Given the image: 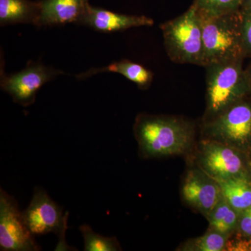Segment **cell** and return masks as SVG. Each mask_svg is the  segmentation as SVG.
<instances>
[{
	"label": "cell",
	"mask_w": 251,
	"mask_h": 251,
	"mask_svg": "<svg viewBox=\"0 0 251 251\" xmlns=\"http://www.w3.org/2000/svg\"><path fill=\"white\" fill-rule=\"evenodd\" d=\"M84 239L85 251H117L122 250L116 238L103 237L96 233L88 225L80 227Z\"/></svg>",
	"instance_id": "18"
},
{
	"label": "cell",
	"mask_w": 251,
	"mask_h": 251,
	"mask_svg": "<svg viewBox=\"0 0 251 251\" xmlns=\"http://www.w3.org/2000/svg\"><path fill=\"white\" fill-rule=\"evenodd\" d=\"M183 198L190 205L209 216L223 198L219 183L206 173L188 172L182 187Z\"/></svg>",
	"instance_id": "10"
},
{
	"label": "cell",
	"mask_w": 251,
	"mask_h": 251,
	"mask_svg": "<svg viewBox=\"0 0 251 251\" xmlns=\"http://www.w3.org/2000/svg\"><path fill=\"white\" fill-rule=\"evenodd\" d=\"M242 41L245 57L251 56V11L242 10Z\"/></svg>",
	"instance_id": "20"
},
{
	"label": "cell",
	"mask_w": 251,
	"mask_h": 251,
	"mask_svg": "<svg viewBox=\"0 0 251 251\" xmlns=\"http://www.w3.org/2000/svg\"><path fill=\"white\" fill-rule=\"evenodd\" d=\"M140 153L145 158L181 154L189 148L192 129L176 117L140 115L134 125Z\"/></svg>",
	"instance_id": "1"
},
{
	"label": "cell",
	"mask_w": 251,
	"mask_h": 251,
	"mask_svg": "<svg viewBox=\"0 0 251 251\" xmlns=\"http://www.w3.org/2000/svg\"><path fill=\"white\" fill-rule=\"evenodd\" d=\"M66 217L62 208L41 188H36L30 204L23 211L25 224L34 236L54 232L61 237L65 231Z\"/></svg>",
	"instance_id": "8"
},
{
	"label": "cell",
	"mask_w": 251,
	"mask_h": 251,
	"mask_svg": "<svg viewBox=\"0 0 251 251\" xmlns=\"http://www.w3.org/2000/svg\"><path fill=\"white\" fill-rule=\"evenodd\" d=\"M199 17L202 31V67L246 57L241 9L216 17Z\"/></svg>",
	"instance_id": "3"
},
{
	"label": "cell",
	"mask_w": 251,
	"mask_h": 251,
	"mask_svg": "<svg viewBox=\"0 0 251 251\" xmlns=\"http://www.w3.org/2000/svg\"><path fill=\"white\" fill-rule=\"evenodd\" d=\"M62 71L30 61L21 72L6 75L1 70L0 85L16 103L29 106L35 101L36 94L46 82L62 74Z\"/></svg>",
	"instance_id": "7"
},
{
	"label": "cell",
	"mask_w": 251,
	"mask_h": 251,
	"mask_svg": "<svg viewBox=\"0 0 251 251\" xmlns=\"http://www.w3.org/2000/svg\"><path fill=\"white\" fill-rule=\"evenodd\" d=\"M0 249L4 251H36L41 248L27 228L23 212L12 196L0 190Z\"/></svg>",
	"instance_id": "6"
},
{
	"label": "cell",
	"mask_w": 251,
	"mask_h": 251,
	"mask_svg": "<svg viewBox=\"0 0 251 251\" xmlns=\"http://www.w3.org/2000/svg\"><path fill=\"white\" fill-rule=\"evenodd\" d=\"M248 74H249V77H250L251 81V66L250 68L247 69Z\"/></svg>",
	"instance_id": "24"
},
{
	"label": "cell",
	"mask_w": 251,
	"mask_h": 251,
	"mask_svg": "<svg viewBox=\"0 0 251 251\" xmlns=\"http://www.w3.org/2000/svg\"><path fill=\"white\" fill-rule=\"evenodd\" d=\"M223 196L229 205L240 214L251 206V184L246 176L217 181Z\"/></svg>",
	"instance_id": "15"
},
{
	"label": "cell",
	"mask_w": 251,
	"mask_h": 251,
	"mask_svg": "<svg viewBox=\"0 0 251 251\" xmlns=\"http://www.w3.org/2000/svg\"><path fill=\"white\" fill-rule=\"evenodd\" d=\"M229 235L211 229L202 237L198 238L191 243L187 250L199 251H226Z\"/></svg>",
	"instance_id": "19"
},
{
	"label": "cell",
	"mask_w": 251,
	"mask_h": 251,
	"mask_svg": "<svg viewBox=\"0 0 251 251\" xmlns=\"http://www.w3.org/2000/svg\"><path fill=\"white\" fill-rule=\"evenodd\" d=\"M102 72L117 73L128 80L134 82L143 90L150 87L153 77L152 72L143 66L128 59H122L103 68H92L87 72L75 75V77L78 80H85Z\"/></svg>",
	"instance_id": "14"
},
{
	"label": "cell",
	"mask_w": 251,
	"mask_h": 251,
	"mask_svg": "<svg viewBox=\"0 0 251 251\" xmlns=\"http://www.w3.org/2000/svg\"><path fill=\"white\" fill-rule=\"evenodd\" d=\"M36 26L80 25L90 6L89 0H43Z\"/></svg>",
	"instance_id": "11"
},
{
	"label": "cell",
	"mask_w": 251,
	"mask_h": 251,
	"mask_svg": "<svg viewBox=\"0 0 251 251\" xmlns=\"http://www.w3.org/2000/svg\"><path fill=\"white\" fill-rule=\"evenodd\" d=\"M241 9L251 11V0H243Z\"/></svg>",
	"instance_id": "23"
},
{
	"label": "cell",
	"mask_w": 251,
	"mask_h": 251,
	"mask_svg": "<svg viewBox=\"0 0 251 251\" xmlns=\"http://www.w3.org/2000/svg\"><path fill=\"white\" fill-rule=\"evenodd\" d=\"M238 216L239 213L229 205L223 196L208 216L210 228L229 235L237 226Z\"/></svg>",
	"instance_id": "16"
},
{
	"label": "cell",
	"mask_w": 251,
	"mask_h": 251,
	"mask_svg": "<svg viewBox=\"0 0 251 251\" xmlns=\"http://www.w3.org/2000/svg\"><path fill=\"white\" fill-rule=\"evenodd\" d=\"M211 140L235 149L251 140V104L244 99L221 112L206 125Z\"/></svg>",
	"instance_id": "5"
},
{
	"label": "cell",
	"mask_w": 251,
	"mask_h": 251,
	"mask_svg": "<svg viewBox=\"0 0 251 251\" xmlns=\"http://www.w3.org/2000/svg\"><path fill=\"white\" fill-rule=\"evenodd\" d=\"M80 25L102 32L126 30L132 27L152 26L153 21L145 16L117 14L100 8L89 6Z\"/></svg>",
	"instance_id": "12"
},
{
	"label": "cell",
	"mask_w": 251,
	"mask_h": 251,
	"mask_svg": "<svg viewBox=\"0 0 251 251\" xmlns=\"http://www.w3.org/2000/svg\"><path fill=\"white\" fill-rule=\"evenodd\" d=\"M243 59L206 66V114L210 120L251 92V81Z\"/></svg>",
	"instance_id": "2"
},
{
	"label": "cell",
	"mask_w": 251,
	"mask_h": 251,
	"mask_svg": "<svg viewBox=\"0 0 251 251\" xmlns=\"http://www.w3.org/2000/svg\"><path fill=\"white\" fill-rule=\"evenodd\" d=\"M239 227L244 235L251 238V206L241 213Z\"/></svg>",
	"instance_id": "22"
},
{
	"label": "cell",
	"mask_w": 251,
	"mask_h": 251,
	"mask_svg": "<svg viewBox=\"0 0 251 251\" xmlns=\"http://www.w3.org/2000/svg\"><path fill=\"white\" fill-rule=\"evenodd\" d=\"M243 0H195L193 5L202 17H216L232 14L242 8Z\"/></svg>",
	"instance_id": "17"
},
{
	"label": "cell",
	"mask_w": 251,
	"mask_h": 251,
	"mask_svg": "<svg viewBox=\"0 0 251 251\" xmlns=\"http://www.w3.org/2000/svg\"><path fill=\"white\" fill-rule=\"evenodd\" d=\"M201 162L204 173L216 181L245 176L244 162L237 149L216 140L202 144Z\"/></svg>",
	"instance_id": "9"
},
{
	"label": "cell",
	"mask_w": 251,
	"mask_h": 251,
	"mask_svg": "<svg viewBox=\"0 0 251 251\" xmlns=\"http://www.w3.org/2000/svg\"><path fill=\"white\" fill-rule=\"evenodd\" d=\"M41 2L29 0H0V25L32 24L37 25Z\"/></svg>",
	"instance_id": "13"
},
{
	"label": "cell",
	"mask_w": 251,
	"mask_h": 251,
	"mask_svg": "<svg viewBox=\"0 0 251 251\" xmlns=\"http://www.w3.org/2000/svg\"><path fill=\"white\" fill-rule=\"evenodd\" d=\"M226 251H251V239L236 237L234 239L228 237Z\"/></svg>",
	"instance_id": "21"
},
{
	"label": "cell",
	"mask_w": 251,
	"mask_h": 251,
	"mask_svg": "<svg viewBox=\"0 0 251 251\" xmlns=\"http://www.w3.org/2000/svg\"><path fill=\"white\" fill-rule=\"evenodd\" d=\"M161 29L167 54L173 62L202 66V26L193 4L181 16L163 23Z\"/></svg>",
	"instance_id": "4"
}]
</instances>
